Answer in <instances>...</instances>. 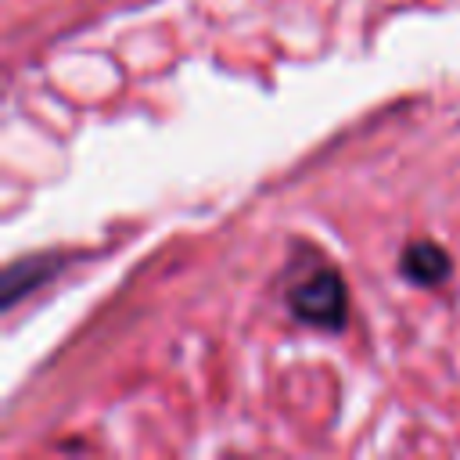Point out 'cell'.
Here are the masks:
<instances>
[{
	"mask_svg": "<svg viewBox=\"0 0 460 460\" xmlns=\"http://www.w3.org/2000/svg\"><path fill=\"white\" fill-rule=\"evenodd\" d=\"M288 309L298 323L320 327V331H341L349 313V291L338 270L316 266L309 277H302L288 291Z\"/></svg>",
	"mask_w": 460,
	"mask_h": 460,
	"instance_id": "obj_1",
	"label": "cell"
},
{
	"mask_svg": "<svg viewBox=\"0 0 460 460\" xmlns=\"http://www.w3.org/2000/svg\"><path fill=\"white\" fill-rule=\"evenodd\" d=\"M61 270V255H29V259H14L7 262L4 277H0V309H14L29 291H36L40 284H47L54 273Z\"/></svg>",
	"mask_w": 460,
	"mask_h": 460,
	"instance_id": "obj_2",
	"label": "cell"
},
{
	"mask_svg": "<svg viewBox=\"0 0 460 460\" xmlns=\"http://www.w3.org/2000/svg\"><path fill=\"white\" fill-rule=\"evenodd\" d=\"M399 273L410 280V284H420V288H438L449 280L453 273V259L442 244L435 241H410L399 255Z\"/></svg>",
	"mask_w": 460,
	"mask_h": 460,
	"instance_id": "obj_3",
	"label": "cell"
}]
</instances>
